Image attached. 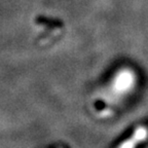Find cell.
Returning a JSON list of instances; mask_svg holds the SVG:
<instances>
[{
  "instance_id": "obj_1",
  "label": "cell",
  "mask_w": 148,
  "mask_h": 148,
  "mask_svg": "<svg viewBox=\"0 0 148 148\" xmlns=\"http://www.w3.org/2000/svg\"><path fill=\"white\" fill-rule=\"evenodd\" d=\"M136 83V77L130 70H123L116 75L114 79L113 88L118 94H125L134 88Z\"/></svg>"
},
{
  "instance_id": "obj_2",
  "label": "cell",
  "mask_w": 148,
  "mask_h": 148,
  "mask_svg": "<svg viewBox=\"0 0 148 148\" xmlns=\"http://www.w3.org/2000/svg\"><path fill=\"white\" fill-rule=\"evenodd\" d=\"M146 135H147V132H146V130L144 129H139L138 131H136L135 133L134 137L133 139H129V141L125 142L123 145L120 146V148H134L135 147V142L136 141H141L143 139L146 138Z\"/></svg>"
}]
</instances>
